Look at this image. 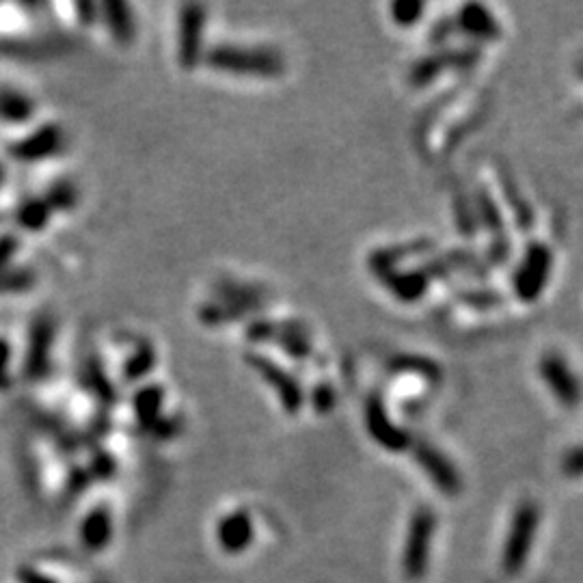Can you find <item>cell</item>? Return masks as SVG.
I'll use <instances>...</instances> for the list:
<instances>
[{"mask_svg":"<svg viewBox=\"0 0 583 583\" xmlns=\"http://www.w3.org/2000/svg\"><path fill=\"white\" fill-rule=\"evenodd\" d=\"M413 453L415 461L421 464V469L435 482L436 489L443 490L445 495L461 493V475H458L453 464L439 450H435L428 443H417Z\"/></svg>","mask_w":583,"mask_h":583,"instance_id":"obj_11","label":"cell"},{"mask_svg":"<svg viewBox=\"0 0 583 583\" xmlns=\"http://www.w3.org/2000/svg\"><path fill=\"white\" fill-rule=\"evenodd\" d=\"M76 199H78V194H76V188L72 186V184L58 182V184H54V186L50 188V193H48L46 203L50 205L52 212H54V210L74 208Z\"/></svg>","mask_w":583,"mask_h":583,"instance_id":"obj_28","label":"cell"},{"mask_svg":"<svg viewBox=\"0 0 583 583\" xmlns=\"http://www.w3.org/2000/svg\"><path fill=\"white\" fill-rule=\"evenodd\" d=\"M35 115V102L22 91L0 89V119L7 123H24Z\"/></svg>","mask_w":583,"mask_h":583,"instance_id":"obj_21","label":"cell"},{"mask_svg":"<svg viewBox=\"0 0 583 583\" xmlns=\"http://www.w3.org/2000/svg\"><path fill=\"white\" fill-rule=\"evenodd\" d=\"M333 404H335V393L331 387L316 389V393H313V407L320 410V413H327V410H331Z\"/></svg>","mask_w":583,"mask_h":583,"instance_id":"obj_33","label":"cell"},{"mask_svg":"<svg viewBox=\"0 0 583 583\" xmlns=\"http://www.w3.org/2000/svg\"><path fill=\"white\" fill-rule=\"evenodd\" d=\"M162 402H165V389L160 385H145L134 393V413L143 428H154L162 417Z\"/></svg>","mask_w":583,"mask_h":583,"instance_id":"obj_18","label":"cell"},{"mask_svg":"<svg viewBox=\"0 0 583 583\" xmlns=\"http://www.w3.org/2000/svg\"><path fill=\"white\" fill-rule=\"evenodd\" d=\"M203 24V4H184L180 11V46H177V61L184 69H193L202 61Z\"/></svg>","mask_w":583,"mask_h":583,"instance_id":"obj_10","label":"cell"},{"mask_svg":"<svg viewBox=\"0 0 583 583\" xmlns=\"http://www.w3.org/2000/svg\"><path fill=\"white\" fill-rule=\"evenodd\" d=\"M54 342V320L48 313H41L32 320L29 335V350L24 359V376L29 381H41L50 370V354Z\"/></svg>","mask_w":583,"mask_h":583,"instance_id":"obj_8","label":"cell"},{"mask_svg":"<svg viewBox=\"0 0 583 583\" xmlns=\"http://www.w3.org/2000/svg\"><path fill=\"white\" fill-rule=\"evenodd\" d=\"M111 534H112L111 515H108L104 507H95L94 512H89L83 523V529H80V536H83L85 547L91 551L104 549L106 544L111 543Z\"/></svg>","mask_w":583,"mask_h":583,"instance_id":"obj_20","label":"cell"},{"mask_svg":"<svg viewBox=\"0 0 583 583\" xmlns=\"http://www.w3.org/2000/svg\"><path fill=\"white\" fill-rule=\"evenodd\" d=\"M279 333V324L270 322V320H257L253 324H248V328L245 331V337L248 342L259 344V342H274Z\"/></svg>","mask_w":583,"mask_h":583,"instance_id":"obj_29","label":"cell"},{"mask_svg":"<svg viewBox=\"0 0 583 583\" xmlns=\"http://www.w3.org/2000/svg\"><path fill=\"white\" fill-rule=\"evenodd\" d=\"M3 177H4V166L0 165V182H3Z\"/></svg>","mask_w":583,"mask_h":583,"instance_id":"obj_39","label":"cell"},{"mask_svg":"<svg viewBox=\"0 0 583 583\" xmlns=\"http://www.w3.org/2000/svg\"><path fill=\"white\" fill-rule=\"evenodd\" d=\"M480 61L478 48H461V50H445L435 52L428 57L419 58L417 63L410 69V85L413 86H426L432 80H436L445 69H469Z\"/></svg>","mask_w":583,"mask_h":583,"instance_id":"obj_6","label":"cell"},{"mask_svg":"<svg viewBox=\"0 0 583 583\" xmlns=\"http://www.w3.org/2000/svg\"><path fill=\"white\" fill-rule=\"evenodd\" d=\"M551 268H553V253L543 242H532L525 248L521 264L512 277V288L518 300L536 302L547 288Z\"/></svg>","mask_w":583,"mask_h":583,"instance_id":"obj_2","label":"cell"},{"mask_svg":"<svg viewBox=\"0 0 583 583\" xmlns=\"http://www.w3.org/2000/svg\"><path fill=\"white\" fill-rule=\"evenodd\" d=\"M376 277L387 285L389 292H391L398 300L402 302L419 300L430 285V279L426 277L424 270L391 268V270H382V273H378Z\"/></svg>","mask_w":583,"mask_h":583,"instance_id":"obj_13","label":"cell"},{"mask_svg":"<svg viewBox=\"0 0 583 583\" xmlns=\"http://www.w3.org/2000/svg\"><path fill=\"white\" fill-rule=\"evenodd\" d=\"M452 26H453V20L452 22H439V24H436L435 29H432L430 40L435 43H443L447 40V37L452 35Z\"/></svg>","mask_w":583,"mask_h":583,"instance_id":"obj_36","label":"cell"},{"mask_svg":"<svg viewBox=\"0 0 583 583\" xmlns=\"http://www.w3.org/2000/svg\"><path fill=\"white\" fill-rule=\"evenodd\" d=\"M461 300H464L471 307H493V305H499L501 296L499 292H493V290H471V292H461Z\"/></svg>","mask_w":583,"mask_h":583,"instance_id":"obj_30","label":"cell"},{"mask_svg":"<svg viewBox=\"0 0 583 583\" xmlns=\"http://www.w3.org/2000/svg\"><path fill=\"white\" fill-rule=\"evenodd\" d=\"M35 283L37 277L31 268H7L0 273V294H22Z\"/></svg>","mask_w":583,"mask_h":583,"instance_id":"obj_25","label":"cell"},{"mask_svg":"<svg viewBox=\"0 0 583 583\" xmlns=\"http://www.w3.org/2000/svg\"><path fill=\"white\" fill-rule=\"evenodd\" d=\"M205 61L219 72L248 76V78H279L285 69L283 58L266 48L214 46L205 54Z\"/></svg>","mask_w":583,"mask_h":583,"instance_id":"obj_1","label":"cell"},{"mask_svg":"<svg viewBox=\"0 0 583 583\" xmlns=\"http://www.w3.org/2000/svg\"><path fill=\"white\" fill-rule=\"evenodd\" d=\"M426 4L419 3V0H398V3L391 4V18L398 26H415L424 15Z\"/></svg>","mask_w":583,"mask_h":583,"instance_id":"obj_26","label":"cell"},{"mask_svg":"<svg viewBox=\"0 0 583 583\" xmlns=\"http://www.w3.org/2000/svg\"><path fill=\"white\" fill-rule=\"evenodd\" d=\"M97 464H100V467H95V473L97 475L112 473V461L108 456H100V458H97Z\"/></svg>","mask_w":583,"mask_h":583,"instance_id":"obj_38","label":"cell"},{"mask_svg":"<svg viewBox=\"0 0 583 583\" xmlns=\"http://www.w3.org/2000/svg\"><path fill=\"white\" fill-rule=\"evenodd\" d=\"M456 26L462 32H467L469 37H473V40L495 41L501 37V26L497 24L493 13H490L484 4L478 3L464 4V7L458 11Z\"/></svg>","mask_w":583,"mask_h":583,"instance_id":"obj_15","label":"cell"},{"mask_svg":"<svg viewBox=\"0 0 583 583\" xmlns=\"http://www.w3.org/2000/svg\"><path fill=\"white\" fill-rule=\"evenodd\" d=\"M18 581L20 583H57V581L48 579L46 575H40V572L32 570V569H20L18 570Z\"/></svg>","mask_w":583,"mask_h":583,"instance_id":"obj_35","label":"cell"},{"mask_svg":"<svg viewBox=\"0 0 583 583\" xmlns=\"http://www.w3.org/2000/svg\"><path fill=\"white\" fill-rule=\"evenodd\" d=\"M432 248V242L430 240H413V242H404V245H396V247H385V248H378L367 259V264H370L372 273L378 274L382 273V270H391L396 268L398 262H404L407 257H415V256H421V253H428Z\"/></svg>","mask_w":583,"mask_h":583,"instance_id":"obj_17","label":"cell"},{"mask_svg":"<svg viewBox=\"0 0 583 583\" xmlns=\"http://www.w3.org/2000/svg\"><path fill=\"white\" fill-rule=\"evenodd\" d=\"M365 428L367 435L374 439L378 445L385 447L387 452H407L410 447V436L404 428H398L393 424L391 417H389L385 402L378 393H372L370 398L365 399Z\"/></svg>","mask_w":583,"mask_h":583,"instance_id":"obj_4","label":"cell"},{"mask_svg":"<svg viewBox=\"0 0 583 583\" xmlns=\"http://www.w3.org/2000/svg\"><path fill=\"white\" fill-rule=\"evenodd\" d=\"M102 13H104V22L108 31L115 37V41L121 43V46H130L137 37V24H134L132 11H130L128 4L106 3L102 4Z\"/></svg>","mask_w":583,"mask_h":583,"instance_id":"obj_19","label":"cell"},{"mask_svg":"<svg viewBox=\"0 0 583 583\" xmlns=\"http://www.w3.org/2000/svg\"><path fill=\"white\" fill-rule=\"evenodd\" d=\"M156 365V350L151 344H139V348L128 356L126 365H123V378L128 382H139L154 370Z\"/></svg>","mask_w":583,"mask_h":583,"instance_id":"obj_23","label":"cell"},{"mask_svg":"<svg viewBox=\"0 0 583 583\" xmlns=\"http://www.w3.org/2000/svg\"><path fill=\"white\" fill-rule=\"evenodd\" d=\"M435 532V515L426 507L415 512L408 529L407 551H404V572L408 579H421L428 566L430 538Z\"/></svg>","mask_w":583,"mask_h":583,"instance_id":"obj_5","label":"cell"},{"mask_svg":"<svg viewBox=\"0 0 583 583\" xmlns=\"http://www.w3.org/2000/svg\"><path fill=\"white\" fill-rule=\"evenodd\" d=\"M540 376H543L544 385L549 387V391L553 393V398L558 399L564 407H577L581 399V387L577 376L572 374L570 365L566 363V359L558 353L543 354L538 363Z\"/></svg>","mask_w":583,"mask_h":583,"instance_id":"obj_7","label":"cell"},{"mask_svg":"<svg viewBox=\"0 0 583 583\" xmlns=\"http://www.w3.org/2000/svg\"><path fill=\"white\" fill-rule=\"evenodd\" d=\"M391 370H396L402 374V372H413V374H419L421 378H428V381L436 382L441 381V367L435 363V361L424 359V356H413V354H402L396 356L391 361Z\"/></svg>","mask_w":583,"mask_h":583,"instance_id":"obj_24","label":"cell"},{"mask_svg":"<svg viewBox=\"0 0 583 583\" xmlns=\"http://www.w3.org/2000/svg\"><path fill=\"white\" fill-rule=\"evenodd\" d=\"M564 471L570 475H583V447L570 452L564 461Z\"/></svg>","mask_w":583,"mask_h":583,"instance_id":"obj_34","label":"cell"},{"mask_svg":"<svg viewBox=\"0 0 583 583\" xmlns=\"http://www.w3.org/2000/svg\"><path fill=\"white\" fill-rule=\"evenodd\" d=\"M253 540V523L248 512H234L219 525V543L227 553H240Z\"/></svg>","mask_w":583,"mask_h":583,"instance_id":"obj_16","label":"cell"},{"mask_svg":"<svg viewBox=\"0 0 583 583\" xmlns=\"http://www.w3.org/2000/svg\"><path fill=\"white\" fill-rule=\"evenodd\" d=\"M11 345L4 337H0V391L11 387Z\"/></svg>","mask_w":583,"mask_h":583,"instance_id":"obj_32","label":"cell"},{"mask_svg":"<svg viewBox=\"0 0 583 583\" xmlns=\"http://www.w3.org/2000/svg\"><path fill=\"white\" fill-rule=\"evenodd\" d=\"M52 208L46 203V199H29L15 212V223L26 231H41L50 223Z\"/></svg>","mask_w":583,"mask_h":583,"instance_id":"obj_22","label":"cell"},{"mask_svg":"<svg viewBox=\"0 0 583 583\" xmlns=\"http://www.w3.org/2000/svg\"><path fill=\"white\" fill-rule=\"evenodd\" d=\"M89 382H91V389H94L97 396H100V399H104V402H108V404H115V399H117L115 387L106 381L104 370H102V365L97 363L95 359L89 363Z\"/></svg>","mask_w":583,"mask_h":583,"instance_id":"obj_27","label":"cell"},{"mask_svg":"<svg viewBox=\"0 0 583 583\" xmlns=\"http://www.w3.org/2000/svg\"><path fill=\"white\" fill-rule=\"evenodd\" d=\"M20 251V238L13 234L0 236V273L11 268V259L18 256Z\"/></svg>","mask_w":583,"mask_h":583,"instance_id":"obj_31","label":"cell"},{"mask_svg":"<svg viewBox=\"0 0 583 583\" xmlns=\"http://www.w3.org/2000/svg\"><path fill=\"white\" fill-rule=\"evenodd\" d=\"M475 205H478V216L482 220L489 234L493 236V257L497 264H501L504 259L510 256V238L506 234L504 225V214L497 208L493 194L486 193V188H480L475 193Z\"/></svg>","mask_w":583,"mask_h":583,"instance_id":"obj_12","label":"cell"},{"mask_svg":"<svg viewBox=\"0 0 583 583\" xmlns=\"http://www.w3.org/2000/svg\"><path fill=\"white\" fill-rule=\"evenodd\" d=\"M151 430H156V435L162 436V439H165V436H171V435H175V421H171V419H165V417H160L158 424L154 426V428Z\"/></svg>","mask_w":583,"mask_h":583,"instance_id":"obj_37","label":"cell"},{"mask_svg":"<svg viewBox=\"0 0 583 583\" xmlns=\"http://www.w3.org/2000/svg\"><path fill=\"white\" fill-rule=\"evenodd\" d=\"M65 132L58 123H43L29 137L20 139L9 148V156L18 162H40L63 149Z\"/></svg>","mask_w":583,"mask_h":583,"instance_id":"obj_9","label":"cell"},{"mask_svg":"<svg viewBox=\"0 0 583 583\" xmlns=\"http://www.w3.org/2000/svg\"><path fill=\"white\" fill-rule=\"evenodd\" d=\"M245 361L248 363L256 374L262 378L266 385L277 393L281 407L288 410L290 415H296L305 404V393H302L300 382L296 381L294 376L290 374L288 370L274 363L273 359L268 356L259 354V353H248L245 354Z\"/></svg>","mask_w":583,"mask_h":583,"instance_id":"obj_3","label":"cell"},{"mask_svg":"<svg viewBox=\"0 0 583 583\" xmlns=\"http://www.w3.org/2000/svg\"><path fill=\"white\" fill-rule=\"evenodd\" d=\"M534 527H536V510H534L532 506H523L521 510H518L515 527H512V536L507 540L506 547L504 566L510 572H515L518 566H521V561L525 560L529 543H532Z\"/></svg>","mask_w":583,"mask_h":583,"instance_id":"obj_14","label":"cell"}]
</instances>
